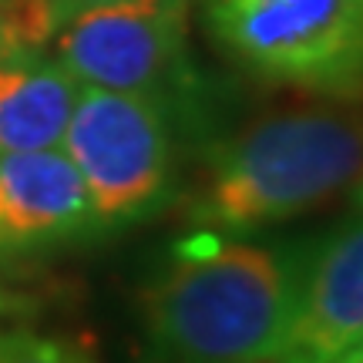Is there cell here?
<instances>
[{"instance_id":"6da1fadb","label":"cell","mask_w":363,"mask_h":363,"mask_svg":"<svg viewBox=\"0 0 363 363\" xmlns=\"http://www.w3.org/2000/svg\"><path fill=\"white\" fill-rule=\"evenodd\" d=\"M299 276V249L192 233L138 293L148 347L165 363H279Z\"/></svg>"},{"instance_id":"7a4b0ae2","label":"cell","mask_w":363,"mask_h":363,"mask_svg":"<svg viewBox=\"0 0 363 363\" xmlns=\"http://www.w3.org/2000/svg\"><path fill=\"white\" fill-rule=\"evenodd\" d=\"M363 179V111L283 108L212 145L189 219L208 233H256L323 206Z\"/></svg>"},{"instance_id":"3957f363","label":"cell","mask_w":363,"mask_h":363,"mask_svg":"<svg viewBox=\"0 0 363 363\" xmlns=\"http://www.w3.org/2000/svg\"><path fill=\"white\" fill-rule=\"evenodd\" d=\"M208 34L259 81L357 98L363 0H206Z\"/></svg>"},{"instance_id":"277c9868","label":"cell","mask_w":363,"mask_h":363,"mask_svg":"<svg viewBox=\"0 0 363 363\" xmlns=\"http://www.w3.org/2000/svg\"><path fill=\"white\" fill-rule=\"evenodd\" d=\"M61 152L78 169L101 233L145 222L172 199V121L152 98L81 84Z\"/></svg>"},{"instance_id":"5b68a950","label":"cell","mask_w":363,"mask_h":363,"mask_svg":"<svg viewBox=\"0 0 363 363\" xmlns=\"http://www.w3.org/2000/svg\"><path fill=\"white\" fill-rule=\"evenodd\" d=\"M51 44L78 84L142 94L165 108L189 74L182 0H121L74 13Z\"/></svg>"},{"instance_id":"8992f818","label":"cell","mask_w":363,"mask_h":363,"mask_svg":"<svg viewBox=\"0 0 363 363\" xmlns=\"http://www.w3.org/2000/svg\"><path fill=\"white\" fill-rule=\"evenodd\" d=\"M363 343V216L303 252L296 320L279 363H333Z\"/></svg>"},{"instance_id":"52a82bcc","label":"cell","mask_w":363,"mask_h":363,"mask_svg":"<svg viewBox=\"0 0 363 363\" xmlns=\"http://www.w3.org/2000/svg\"><path fill=\"white\" fill-rule=\"evenodd\" d=\"M101 233L61 148L0 155V256H27Z\"/></svg>"},{"instance_id":"ba28073f","label":"cell","mask_w":363,"mask_h":363,"mask_svg":"<svg viewBox=\"0 0 363 363\" xmlns=\"http://www.w3.org/2000/svg\"><path fill=\"white\" fill-rule=\"evenodd\" d=\"M81 84L44 48L0 54V155L61 148Z\"/></svg>"},{"instance_id":"9c48e42d","label":"cell","mask_w":363,"mask_h":363,"mask_svg":"<svg viewBox=\"0 0 363 363\" xmlns=\"http://www.w3.org/2000/svg\"><path fill=\"white\" fill-rule=\"evenodd\" d=\"M0 363H94V357L67 340L13 333L0 340Z\"/></svg>"},{"instance_id":"30bf717a","label":"cell","mask_w":363,"mask_h":363,"mask_svg":"<svg viewBox=\"0 0 363 363\" xmlns=\"http://www.w3.org/2000/svg\"><path fill=\"white\" fill-rule=\"evenodd\" d=\"M111 4H121V0H48V7H51V17L57 30L74 17V13H84V11H94V7H111Z\"/></svg>"},{"instance_id":"8fae6325","label":"cell","mask_w":363,"mask_h":363,"mask_svg":"<svg viewBox=\"0 0 363 363\" xmlns=\"http://www.w3.org/2000/svg\"><path fill=\"white\" fill-rule=\"evenodd\" d=\"M11 51V30H7V17H4V0H0V54Z\"/></svg>"},{"instance_id":"7c38bea8","label":"cell","mask_w":363,"mask_h":363,"mask_svg":"<svg viewBox=\"0 0 363 363\" xmlns=\"http://www.w3.org/2000/svg\"><path fill=\"white\" fill-rule=\"evenodd\" d=\"M333 363H363V343H357V347H350L347 353H340Z\"/></svg>"},{"instance_id":"4fadbf2b","label":"cell","mask_w":363,"mask_h":363,"mask_svg":"<svg viewBox=\"0 0 363 363\" xmlns=\"http://www.w3.org/2000/svg\"><path fill=\"white\" fill-rule=\"evenodd\" d=\"M350 202H353V208H357V216H363V179L350 189Z\"/></svg>"},{"instance_id":"5bb4252c","label":"cell","mask_w":363,"mask_h":363,"mask_svg":"<svg viewBox=\"0 0 363 363\" xmlns=\"http://www.w3.org/2000/svg\"><path fill=\"white\" fill-rule=\"evenodd\" d=\"M0 306H4V299H0Z\"/></svg>"}]
</instances>
